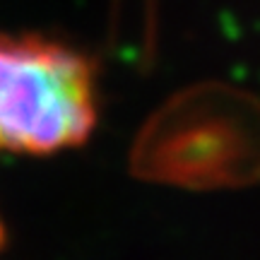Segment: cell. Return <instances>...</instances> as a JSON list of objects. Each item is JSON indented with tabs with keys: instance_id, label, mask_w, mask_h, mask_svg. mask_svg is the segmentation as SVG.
<instances>
[{
	"instance_id": "6da1fadb",
	"label": "cell",
	"mask_w": 260,
	"mask_h": 260,
	"mask_svg": "<svg viewBox=\"0 0 260 260\" xmlns=\"http://www.w3.org/2000/svg\"><path fill=\"white\" fill-rule=\"evenodd\" d=\"M130 169L188 190L251 186L260 181V99L224 82L174 94L142 125Z\"/></svg>"
},
{
	"instance_id": "3957f363",
	"label": "cell",
	"mask_w": 260,
	"mask_h": 260,
	"mask_svg": "<svg viewBox=\"0 0 260 260\" xmlns=\"http://www.w3.org/2000/svg\"><path fill=\"white\" fill-rule=\"evenodd\" d=\"M3 243H5V229H3V224H0V248H3Z\"/></svg>"
},
{
	"instance_id": "7a4b0ae2",
	"label": "cell",
	"mask_w": 260,
	"mask_h": 260,
	"mask_svg": "<svg viewBox=\"0 0 260 260\" xmlns=\"http://www.w3.org/2000/svg\"><path fill=\"white\" fill-rule=\"evenodd\" d=\"M92 58L53 39L0 34V152L53 154L96 125Z\"/></svg>"
}]
</instances>
